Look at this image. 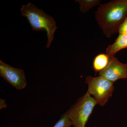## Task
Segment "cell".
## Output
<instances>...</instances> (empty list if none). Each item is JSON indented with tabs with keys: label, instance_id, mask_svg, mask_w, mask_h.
Returning a JSON list of instances; mask_svg holds the SVG:
<instances>
[{
	"label": "cell",
	"instance_id": "6da1fadb",
	"mask_svg": "<svg viewBox=\"0 0 127 127\" xmlns=\"http://www.w3.org/2000/svg\"><path fill=\"white\" fill-rule=\"evenodd\" d=\"M127 17V0H114L100 4L95 12L98 25L108 38L118 32Z\"/></svg>",
	"mask_w": 127,
	"mask_h": 127
},
{
	"label": "cell",
	"instance_id": "7a4b0ae2",
	"mask_svg": "<svg viewBox=\"0 0 127 127\" xmlns=\"http://www.w3.org/2000/svg\"><path fill=\"white\" fill-rule=\"evenodd\" d=\"M21 11L22 16L27 19L33 31H46L47 41L45 47H50L58 28L54 18L31 2L22 5Z\"/></svg>",
	"mask_w": 127,
	"mask_h": 127
},
{
	"label": "cell",
	"instance_id": "3957f363",
	"mask_svg": "<svg viewBox=\"0 0 127 127\" xmlns=\"http://www.w3.org/2000/svg\"><path fill=\"white\" fill-rule=\"evenodd\" d=\"M97 103L88 92L79 98L67 111L68 118L74 127H86Z\"/></svg>",
	"mask_w": 127,
	"mask_h": 127
},
{
	"label": "cell",
	"instance_id": "277c9868",
	"mask_svg": "<svg viewBox=\"0 0 127 127\" xmlns=\"http://www.w3.org/2000/svg\"><path fill=\"white\" fill-rule=\"evenodd\" d=\"M86 83L88 86L87 92L93 96L97 104L104 106L112 95L114 90L113 83L99 75L96 77L88 76Z\"/></svg>",
	"mask_w": 127,
	"mask_h": 127
},
{
	"label": "cell",
	"instance_id": "5b68a950",
	"mask_svg": "<svg viewBox=\"0 0 127 127\" xmlns=\"http://www.w3.org/2000/svg\"><path fill=\"white\" fill-rule=\"evenodd\" d=\"M0 76L17 89L22 90L26 87L27 82L25 71L15 68L0 60Z\"/></svg>",
	"mask_w": 127,
	"mask_h": 127
},
{
	"label": "cell",
	"instance_id": "8992f818",
	"mask_svg": "<svg viewBox=\"0 0 127 127\" xmlns=\"http://www.w3.org/2000/svg\"><path fill=\"white\" fill-rule=\"evenodd\" d=\"M99 75L113 83L119 79L127 78V64L122 63L115 57L111 58L108 65Z\"/></svg>",
	"mask_w": 127,
	"mask_h": 127
},
{
	"label": "cell",
	"instance_id": "52a82bcc",
	"mask_svg": "<svg viewBox=\"0 0 127 127\" xmlns=\"http://www.w3.org/2000/svg\"><path fill=\"white\" fill-rule=\"evenodd\" d=\"M127 48V34H119L113 44L109 45L106 50V54L110 58L114 57L117 53Z\"/></svg>",
	"mask_w": 127,
	"mask_h": 127
},
{
	"label": "cell",
	"instance_id": "ba28073f",
	"mask_svg": "<svg viewBox=\"0 0 127 127\" xmlns=\"http://www.w3.org/2000/svg\"><path fill=\"white\" fill-rule=\"evenodd\" d=\"M111 60L107 54L100 53L96 56L93 60V68L96 73L101 72L108 65Z\"/></svg>",
	"mask_w": 127,
	"mask_h": 127
},
{
	"label": "cell",
	"instance_id": "9c48e42d",
	"mask_svg": "<svg viewBox=\"0 0 127 127\" xmlns=\"http://www.w3.org/2000/svg\"><path fill=\"white\" fill-rule=\"evenodd\" d=\"M78 2L79 5L80 11L83 13H86L100 4L101 1L100 0H77L75 1Z\"/></svg>",
	"mask_w": 127,
	"mask_h": 127
},
{
	"label": "cell",
	"instance_id": "30bf717a",
	"mask_svg": "<svg viewBox=\"0 0 127 127\" xmlns=\"http://www.w3.org/2000/svg\"><path fill=\"white\" fill-rule=\"evenodd\" d=\"M72 125L71 122L68 118L66 111L62 115L60 119L53 127H70Z\"/></svg>",
	"mask_w": 127,
	"mask_h": 127
},
{
	"label": "cell",
	"instance_id": "8fae6325",
	"mask_svg": "<svg viewBox=\"0 0 127 127\" xmlns=\"http://www.w3.org/2000/svg\"><path fill=\"white\" fill-rule=\"evenodd\" d=\"M118 32L119 34H127V17L120 25Z\"/></svg>",
	"mask_w": 127,
	"mask_h": 127
},
{
	"label": "cell",
	"instance_id": "7c38bea8",
	"mask_svg": "<svg viewBox=\"0 0 127 127\" xmlns=\"http://www.w3.org/2000/svg\"><path fill=\"white\" fill-rule=\"evenodd\" d=\"M7 107V105L6 103L5 100L0 98V109L5 108Z\"/></svg>",
	"mask_w": 127,
	"mask_h": 127
}]
</instances>
